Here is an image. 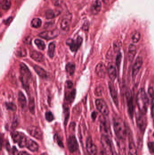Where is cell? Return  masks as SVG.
Masks as SVG:
<instances>
[{
    "mask_svg": "<svg viewBox=\"0 0 154 155\" xmlns=\"http://www.w3.org/2000/svg\"><path fill=\"white\" fill-rule=\"evenodd\" d=\"M114 129L116 136L119 140H124L127 135V130L125 123L120 117H115L113 119Z\"/></svg>",
    "mask_w": 154,
    "mask_h": 155,
    "instance_id": "1",
    "label": "cell"
},
{
    "mask_svg": "<svg viewBox=\"0 0 154 155\" xmlns=\"http://www.w3.org/2000/svg\"><path fill=\"white\" fill-rule=\"evenodd\" d=\"M136 100L139 111L143 114L146 115L148 107L149 99L143 89H141L138 91Z\"/></svg>",
    "mask_w": 154,
    "mask_h": 155,
    "instance_id": "2",
    "label": "cell"
},
{
    "mask_svg": "<svg viewBox=\"0 0 154 155\" xmlns=\"http://www.w3.org/2000/svg\"><path fill=\"white\" fill-rule=\"evenodd\" d=\"M20 73L22 84L25 89L27 90L29 88V82L31 79V74L26 65L24 63L20 64Z\"/></svg>",
    "mask_w": 154,
    "mask_h": 155,
    "instance_id": "3",
    "label": "cell"
},
{
    "mask_svg": "<svg viewBox=\"0 0 154 155\" xmlns=\"http://www.w3.org/2000/svg\"><path fill=\"white\" fill-rule=\"evenodd\" d=\"M12 138L15 142L17 143L20 148H26L30 138L22 132L14 131L12 134Z\"/></svg>",
    "mask_w": 154,
    "mask_h": 155,
    "instance_id": "4",
    "label": "cell"
},
{
    "mask_svg": "<svg viewBox=\"0 0 154 155\" xmlns=\"http://www.w3.org/2000/svg\"><path fill=\"white\" fill-rule=\"evenodd\" d=\"M101 143L102 147L104 150V152L107 155H114L112 147L109 136L102 135L101 137Z\"/></svg>",
    "mask_w": 154,
    "mask_h": 155,
    "instance_id": "5",
    "label": "cell"
},
{
    "mask_svg": "<svg viewBox=\"0 0 154 155\" xmlns=\"http://www.w3.org/2000/svg\"><path fill=\"white\" fill-rule=\"evenodd\" d=\"M82 41V38L80 36H78L76 41L72 39H68L66 41V44L67 46L70 47L71 51L76 52L81 46Z\"/></svg>",
    "mask_w": 154,
    "mask_h": 155,
    "instance_id": "6",
    "label": "cell"
},
{
    "mask_svg": "<svg viewBox=\"0 0 154 155\" xmlns=\"http://www.w3.org/2000/svg\"><path fill=\"white\" fill-rule=\"evenodd\" d=\"M96 105L99 111L103 115L108 116L109 114V109L108 105L103 99H98L96 101Z\"/></svg>",
    "mask_w": 154,
    "mask_h": 155,
    "instance_id": "7",
    "label": "cell"
},
{
    "mask_svg": "<svg viewBox=\"0 0 154 155\" xmlns=\"http://www.w3.org/2000/svg\"><path fill=\"white\" fill-rule=\"evenodd\" d=\"M136 124L139 129L142 131H144L146 128L147 122L145 115L141 113L139 111L136 114Z\"/></svg>",
    "mask_w": 154,
    "mask_h": 155,
    "instance_id": "8",
    "label": "cell"
},
{
    "mask_svg": "<svg viewBox=\"0 0 154 155\" xmlns=\"http://www.w3.org/2000/svg\"><path fill=\"white\" fill-rule=\"evenodd\" d=\"M126 98H127L129 116L131 119H132L134 115V106H133L132 94L130 90H128L126 92Z\"/></svg>",
    "mask_w": 154,
    "mask_h": 155,
    "instance_id": "9",
    "label": "cell"
},
{
    "mask_svg": "<svg viewBox=\"0 0 154 155\" xmlns=\"http://www.w3.org/2000/svg\"><path fill=\"white\" fill-rule=\"evenodd\" d=\"M67 144L68 150L72 153L76 152L78 149V144L75 136L72 135L69 137L67 140Z\"/></svg>",
    "mask_w": 154,
    "mask_h": 155,
    "instance_id": "10",
    "label": "cell"
},
{
    "mask_svg": "<svg viewBox=\"0 0 154 155\" xmlns=\"http://www.w3.org/2000/svg\"><path fill=\"white\" fill-rule=\"evenodd\" d=\"M27 131L30 134V135L33 137L34 138L39 140L43 139V132L40 128L34 126L28 127L27 129Z\"/></svg>",
    "mask_w": 154,
    "mask_h": 155,
    "instance_id": "11",
    "label": "cell"
},
{
    "mask_svg": "<svg viewBox=\"0 0 154 155\" xmlns=\"http://www.w3.org/2000/svg\"><path fill=\"white\" fill-rule=\"evenodd\" d=\"M59 34L58 30L55 29L50 31H46L41 32L39 34V36L46 40H51L54 39Z\"/></svg>",
    "mask_w": 154,
    "mask_h": 155,
    "instance_id": "12",
    "label": "cell"
},
{
    "mask_svg": "<svg viewBox=\"0 0 154 155\" xmlns=\"http://www.w3.org/2000/svg\"><path fill=\"white\" fill-rule=\"evenodd\" d=\"M86 149L90 155H96L97 153L96 146L91 137H88L86 141Z\"/></svg>",
    "mask_w": 154,
    "mask_h": 155,
    "instance_id": "13",
    "label": "cell"
},
{
    "mask_svg": "<svg viewBox=\"0 0 154 155\" xmlns=\"http://www.w3.org/2000/svg\"><path fill=\"white\" fill-rule=\"evenodd\" d=\"M143 64V59L142 57H137L134 64L133 65L132 68V75L133 77L136 76L140 70V69L142 67Z\"/></svg>",
    "mask_w": 154,
    "mask_h": 155,
    "instance_id": "14",
    "label": "cell"
},
{
    "mask_svg": "<svg viewBox=\"0 0 154 155\" xmlns=\"http://www.w3.org/2000/svg\"><path fill=\"white\" fill-rule=\"evenodd\" d=\"M107 68L106 66L102 63H100L97 65L96 68V73L98 76L104 78L106 75Z\"/></svg>",
    "mask_w": 154,
    "mask_h": 155,
    "instance_id": "15",
    "label": "cell"
},
{
    "mask_svg": "<svg viewBox=\"0 0 154 155\" xmlns=\"http://www.w3.org/2000/svg\"><path fill=\"white\" fill-rule=\"evenodd\" d=\"M109 87L110 93V94L111 95L112 98V100H113V101L114 102L115 104L117 106H118V97L117 93L115 86H114V84H113L112 83L109 82Z\"/></svg>",
    "mask_w": 154,
    "mask_h": 155,
    "instance_id": "16",
    "label": "cell"
},
{
    "mask_svg": "<svg viewBox=\"0 0 154 155\" xmlns=\"http://www.w3.org/2000/svg\"><path fill=\"white\" fill-rule=\"evenodd\" d=\"M107 71L110 79L112 81L115 80L117 77V71L115 67L112 63H109L108 65Z\"/></svg>",
    "mask_w": 154,
    "mask_h": 155,
    "instance_id": "17",
    "label": "cell"
},
{
    "mask_svg": "<svg viewBox=\"0 0 154 155\" xmlns=\"http://www.w3.org/2000/svg\"><path fill=\"white\" fill-rule=\"evenodd\" d=\"M30 57L34 61L39 62H43L44 60V56L41 53L36 51H33L30 52Z\"/></svg>",
    "mask_w": 154,
    "mask_h": 155,
    "instance_id": "18",
    "label": "cell"
},
{
    "mask_svg": "<svg viewBox=\"0 0 154 155\" xmlns=\"http://www.w3.org/2000/svg\"><path fill=\"white\" fill-rule=\"evenodd\" d=\"M136 54V47L133 44H131L129 46L128 57L129 61L130 62L132 61L134 58Z\"/></svg>",
    "mask_w": 154,
    "mask_h": 155,
    "instance_id": "19",
    "label": "cell"
},
{
    "mask_svg": "<svg viewBox=\"0 0 154 155\" xmlns=\"http://www.w3.org/2000/svg\"><path fill=\"white\" fill-rule=\"evenodd\" d=\"M102 7L101 2L99 0H96L92 6L91 11L94 14H96L100 12Z\"/></svg>",
    "mask_w": 154,
    "mask_h": 155,
    "instance_id": "20",
    "label": "cell"
},
{
    "mask_svg": "<svg viewBox=\"0 0 154 155\" xmlns=\"http://www.w3.org/2000/svg\"><path fill=\"white\" fill-rule=\"evenodd\" d=\"M34 69L35 70V72L40 77L42 78H46L47 77V73L42 68L38 65H35L34 66Z\"/></svg>",
    "mask_w": 154,
    "mask_h": 155,
    "instance_id": "21",
    "label": "cell"
},
{
    "mask_svg": "<svg viewBox=\"0 0 154 155\" xmlns=\"http://www.w3.org/2000/svg\"><path fill=\"white\" fill-rule=\"evenodd\" d=\"M26 148L31 151L35 152L39 149V145L36 142L32 139H29Z\"/></svg>",
    "mask_w": 154,
    "mask_h": 155,
    "instance_id": "22",
    "label": "cell"
},
{
    "mask_svg": "<svg viewBox=\"0 0 154 155\" xmlns=\"http://www.w3.org/2000/svg\"><path fill=\"white\" fill-rule=\"evenodd\" d=\"M100 126V131L102 134V135L109 136V130L106 122L105 121H101Z\"/></svg>",
    "mask_w": 154,
    "mask_h": 155,
    "instance_id": "23",
    "label": "cell"
},
{
    "mask_svg": "<svg viewBox=\"0 0 154 155\" xmlns=\"http://www.w3.org/2000/svg\"><path fill=\"white\" fill-rule=\"evenodd\" d=\"M18 102L20 106L22 108L26 107V99L23 93L20 92L18 94Z\"/></svg>",
    "mask_w": 154,
    "mask_h": 155,
    "instance_id": "24",
    "label": "cell"
},
{
    "mask_svg": "<svg viewBox=\"0 0 154 155\" xmlns=\"http://www.w3.org/2000/svg\"><path fill=\"white\" fill-rule=\"evenodd\" d=\"M129 155H137V150L133 141H130L129 144Z\"/></svg>",
    "mask_w": 154,
    "mask_h": 155,
    "instance_id": "25",
    "label": "cell"
},
{
    "mask_svg": "<svg viewBox=\"0 0 154 155\" xmlns=\"http://www.w3.org/2000/svg\"><path fill=\"white\" fill-rule=\"evenodd\" d=\"M55 49V44L53 42L49 44V46H48V51H47V55L50 58H53V56H54Z\"/></svg>",
    "mask_w": 154,
    "mask_h": 155,
    "instance_id": "26",
    "label": "cell"
},
{
    "mask_svg": "<svg viewBox=\"0 0 154 155\" xmlns=\"http://www.w3.org/2000/svg\"><path fill=\"white\" fill-rule=\"evenodd\" d=\"M66 72L70 75H72L74 74L75 70V64L72 63H69L66 65Z\"/></svg>",
    "mask_w": 154,
    "mask_h": 155,
    "instance_id": "27",
    "label": "cell"
},
{
    "mask_svg": "<svg viewBox=\"0 0 154 155\" xmlns=\"http://www.w3.org/2000/svg\"><path fill=\"white\" fill-rule=\"evenodd\" d=\"M70 26V21L67 18H65L61 21V27L63 30L67 31L69 30Z\"/></svg>",
    "mask_w": 154,
    "mask_h": 155,
    "instance_id": "28",
    "label": "cell"
},
{
    "mask_svg": "<svg viewBox=\"0 0 154 155\" xmlns=\"http://www.w3.org/2000/svg\"><path fill=\"white\" fill-rule=\"evenodd\" d=\"M42 24V21L39 18H34L32 20L31 26L35 28L40 27Z\"/></svg>",
    "mask_w": 154,
    "mask_h": 155,
    "instance_id": "29",
    "label": "cell"
},
{
    "mask_svg": "<svg viewBox=\"0 0 154 155\" xmlns=\"http://www.w3.org/2000/svg\"><path fill=\"white\" fill-rule=\"evenodd\" d=\"M15 54L18 57H25L27 55L26 50L24 48H18L15 52Z\"/></svg>",
    "mask_w": 154,
    "mask_h": 155,
    "instance_id": "30",
    "label": "cell"
},
{
    "mask_svg": "<svg viewBox=\"0 0 154 155\" xmlns=\"http://www.w3.org/2000/svg\"><path fill=\"white\" fill-rule=\"evenodd\" d=\"M34 43L37 46L38 48L41 50H44L45 48V42L42 40L36 39L34 41Z\"/></svg>",
    "mask_w": 154,
    "mask_h": 155,
    "instance_id": "31",
    "label": "cell"
},
{
    "mask_svg": "<svg viewBox=\"0 0 154 155\" xmlns=\"http://www.w3.org/2000/svg\"><path fill=\"white\" fill-rule=\"evenodd\" d=\"M75 95H76V90L75 89H73L67 96H66V98L69 103H72L75 99Z\"/></svg>",
    "mask_w": 154,
    "mask_h": 155,
    "instance_id": "32",
    "label": "cell"
},
{
    "mask_svg": "<svg viewBox=\"0 0 154 155\" xmlns=\"http://www.w3.org/2000/svg\"><path fill=\"white\" fill-rule=\"evenodd\" d=\"M11 6V2L10 0H3L1 3V7L4 10H8Z\"/></svg>",
    "mask_w": 154,
    "mask_h": 155,
    "instance_id": "33",
    "label": "cell"
},
{
    "mask_svg": "<svg viewBox=\"0 0 154 155\" xmlns=\"http://www.w3.org/2000/svg\"><path fill=\"white\" fill-rule=\"evenodd\" d=\"M28 107H29V109L30 112L34 114L35 112V103H34V99L33 98H31L29 100Z\"/></svg>",
    "mask_w": 154,
    "mask_h": 155,
    "instance_id": "34",
    "label": "cell"
},
{
    "mask_svg": "<svg viewBox=\"0 0 154 155\" xmlns=\"http://www.w3.org/2000/svg\"><path fill=\"white\" fill-rule=\"evenodd\" d=\"M140 38H141L140 33L138 32H136L132 35L131 40L134 43H136L140 41Z\"/></svg>",
    "mask_w": 154,
    "mask_h": 155,
    "instance_id": "35",
    "label": "cell"
},
{
    "mask_svg": "<svg viewBox=\"0 0 154 155\" xmlns=\"http://www.w3.org/2000/svg\"><path fill=\"white\" fill-rule=\"evenodd\" d=\"M122 46V43L120 41H117L114 42V47L115 52H118Z\"/></svg>",
    "mask_w": 154,
    "mask_h": 155,
    "instance_id": "36",
    "label": "cell"
},
{
    "mask_svg": "<svg viewBox=\"0 0 154 155\" xmlns=\"http://www.w3.org/2000/svg\"><path fill=\"white\" fill-rule=\"evenodd\" d=\"M6 105L7 109L11 110L13 111H15L17 109L16 105L12 103H6Z\"/></svg>",
    "mask_w": 154,
    "mask_h": 155,
    "instance_id": "37",
    "label": "cell"
},
{
    "mask_svg": "<svg viewBox=\"0 0 154 155\" xmlns=\"http://www.w3.org/2000/svg\"><path fill=\"white\" fill-rule=\"evenodd\" d=\"M55 16V13L53 10H48L45 13V17L47 19H53V18H54Z\"/></svg>",
    "mask_w": 154,
    "mask_h": 155,
    "instance_id": "38",
    "label": "cell"
},
{
    "mask_svg": "<svg viewBox=\"0 0 154 155\" xmlns=\"http://www.w3.org/2000/svg\"><path fill=\"white\" fill-rule=\"evenodd\" d=\"M45 117L46 119L48 122H52V121L54 120V116H53L52 113H51L50 111L47 112L46 113H45Z\"/></svg>",
    "mask_w": 154,
    "mask_h": 155,
    "instance_id": "39",
    "label": "cell"
},
{
    "mask_svg": "<svg viewBox=\"0 0 154 155\" xmlns=\"http://www.w3.org/2000/svg\"><path fill=\"white\" fill-rule=\"evenodd\" d=\"M54 140H55V141L57 142V143L58 144V145L60 147L63 148L64 145L63 142H62V140H61L60 137L58 135H55V136H54Z\"/></svg>",
    "mask_w": 154,
    "mask_h": 155,
    "instance_id": "40",
    "label": "cell"
},
{
    "mask_svg": "<svg viewBox=\"0 0 154 155\" xmlns=\"http://www.w3.org/2000/svg\"><path fill=\"white\" fill-rule=\"evenodd\" d=\"M65 125L67 124L68 119L69 118V109L65 108Z\"/></svg>",
    "mask_w": 154,
    "mask_h": 155,
    "instance_id": "41",
    "label": "cell"
},
{
    "mask_svg": "<svg viewBox=\"0 0 154 155\" xmlns=\"http://www.w3.org/2000/svg\"><path fill=\"white\" fill-rule=\"evenodd\" d=\"M149 149L151 153H154V142H150L148 144Z\"/></svg>",
    "mask_w": 154,
    "mask_h": 155,
    "instance_id": "42",
    "label": "cell"
},
{
    "mask_svg": "<svg viewBox=\"0 0 154 155\" xmlns=\"http://www.w3.org/2000/svg\"><path fill=\"white\" fill-rule=\"evenodd\" d=\"M121 59H122V55H121V53H119L116 59L117 65L118 67H119V66H120V63H121Z\"/></svg>",
    "mask_w": 154,
    "mask_h": 155,
    "instance_id": "43",
    "label": "cell"
},
{
    "mask_svg": "<svg viewBox=\"0 0 154 155\" xmlns=\"http://www.w3.org/2000/svg\"><path fill=\"white\" fill-rule=\"evenodd\" d=\"M95 94L97 96H100L102 94V89L101 87H99L96 88L95 90Z\"/></svg>",
    "mask_w": 154,
    "mask_h": 155,
    "instance_id": "44",
    "label": "cell"
},
{
    "mask_svg": "<svg viewBox=\"0 0 154 155\" xmlns=\"http://www.w3.org/2000/svg\"><path fill=\"white\" fill-rule=\"evenodd\" d=\"M148 94H149L150 97L152 99H153L154 98V92L153 87H150L149 88Z\"/></svg>",
    "mask_w": 154,
    "mask_h": 155,
    "instance_id": "45",
    "label": "cell"
},
{
    "mask_svg": "<svg viewBox=\"0 0 154 155\" xmlns=\"http://www.w3.org/2000/svg\"><path fill=\"white\" fill-rule=\"evenodd\" d=\"M13 18L12 17H9L8 19H7L6 21H4V23L6 25H8L10 24L12 21Z\"/></svg>",
    "mask_w": 154,
    "mask_h": 155,
    "instance_id": "46",
    "label": "cell"
},
{
    "mask_svg": "<svg viewBox=\"0 0 154 155\" xmlns=\"http://www.w3.org/2000/svg\"><path fill=\"white\" fill-rule=\"evenodd\" d=\"M66 84H67V87H68L69 89H71V88L73 86V83L71 81H68L66 82Z\"/></svg>",
    "mask_w": 154,
    "mask_h": 155,
    "instance_id": "47",
    "label": "cell"
},
{
    "mask_svg": "<svg viewBox=\"0 0 154 155\" xmlns=\"http://www.w3.org/2000/svg\"><path fill=\"white\" fill-rule=\"evenodd\" d=\"M24 42L25 43L27 44H30V42H31V39L29 38H29H28V37L26 38L24 41Z\"/></svg>",
    "mask_w": 154,
    "mask_h": 155,
    "instance_id": "48",
    "label": "cell"
},
{
    "mask_svg": "<svg viewBox=\"0 0 154 155\" xmlns=\"http://www.w3.org/2000/svg\"><path fill=\"white\" fill-rule=\"evenodd\" d=\"M97 113L96 112H94L92 113L91 114L92 118L93 119V120H95L96 118Z\"/></svg>",
    "mask_w": 154,
    "mask_h": 155,
    "instance_id": "49",
    "label": "cell"
},
{
    "mask_svg": "<svg viewBox=\"0 0 154 155\" xmlns=\"http://www.w3.org/2000/svg\"><path fill=\"white\" fill-rule=\"evenodd\" d=\"M151 115H152L153 121H154V104L152 106V108H151Z\"/></svg>",
    "mask_w": 154,
    "mask_h": 155,
    "instance_id": "50",
    "label": "cell"
},
{
    "mask_svg": "<svg viewBox=\"0 0 154 155\" xmlns=\"http://www.w3.org/2000/svg\"><path fill=\"white\" fill-rule=\"evenodd\" d=\"M18 155H31L28 154L26 151H21V152H19Z\"/></svg>",
    "mask_w": 154,
    "mask_h": 155,
    "instance_id": "51",
    "label": "cell"
},
{
    "mask_svg": "<svg viewBox=\"0 0 154 155\" xmlns=\"http://www.w3.org/2000/svg\"><path fill=\"white\" fill-rule=\"evenodd\" d=\"M88 24H87V22H86V24L85 25H84L83 26V29L84 30H87L88 29Z\"/></svg>",
    "mask_w": 154,
    "mask_h": 155,
    "instance_id": "52",
    "label": "cell"
},
{
    "mask_svg": "<svg viewBox=\"0 0 154 155\" xmlns=\"http://www.w3.org/2000/svg\"><path fill=\"white\" fill-rule=\"evenodd\" d=\"M101 155H107V154L104 152V151H102L101 152Z\"/></svg>",
    "mask_w": 154,
    "mask_h": 155,
    "instance_id": "53",
    "label": "cell"
},
{
    "mask_svg": "<svg viewBox=\"0 0 154 155\" xmlns=\"http://www.w3.org/2000/svg\"><path fill=\"white\" fill-rule=\"evenodd\" d=\"M41 155H47L46 153H43V154H42Z\"/></svg>",
    "mask_w": 154,
    "mask_h": 155,
    "instance_id": "54",
    "label": "cell"
},
{
    "mask_svg": "<svg viewBox=\"0 0 154 155\" xmlns=\"http://www.w3.org/2000/svg\"><path fill=\"white\" fill-rule=\"evenodd\" d=\"M153 136H154V134H153Z\"/></svg>",
    "mask_w": 154,
    "mask_h": 155,
    "instance_id": "55",
    "label": "cell"
}]
</instances>
